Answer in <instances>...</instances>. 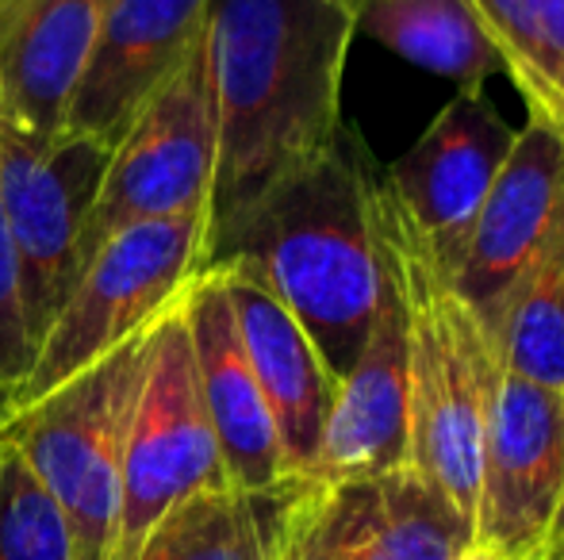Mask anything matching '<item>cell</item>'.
<instances>
[{
    "instance_id": "6da1fadb",
    "label": "cell",
    "mask_w": 564,
    "mask_h": 560,
    "mask_svg": "<svg viewBox=\"0 0 564 560\" xmlns=\"http://www.w3.org/2000/svg\"><path fill=\"white\" fill-rule=\"evenodd\" d=\"M354 35L346 0H208L204 54L219 131L208 239L335 146Z\"/></svg>"
},
{
    "instance_id": "7a4b0ae2",
    "label": "cell",
    "mask_w": 564,
    "mask_h": 560,
    "mask_svg": "<svg viewBox=\"0 0 564 560\" xmlns=\"http://www.w3.org/2000/svg\"><path fill=\"white\" fill-rule=\"evenodd\" d=\"M204 270H238L273 292L338 384L365 350L384 288L361 142L341 128L335 146L204 242Z\"/></svg>"
},
{
    "instance_id": "3957f363",
    "label": "cell",
    "mask_w": 564,
    "mask_h": 560,
    "mask_svg": "<svg viewBox=\"0 0 564 560\" xmlns=\"http://www.w3.org/2000/svg\"><path fill=\"white\" fill-rule=\"evenodd\" d=\"M369 219L377 254L400 296L408 342V469L473 526L480 453L491 396L499 384L496 350L453 277L431 254L380 169L369 165Z\"/></svg>"
},
{
    "instance_id": "277c9868",
    "label": "cell",
    "mask_w": 564,
    "mask_h": 560,
    "mask_svg": "<svg viewBox=\"0 0 564 560\" xmlns=\"http://www.w3.org/2000/svg\"><path fill=\"white\" fill-rule=\"evenodd\" d=\"M147 338L150 330H142L97 365L0 419L23 461L58 503L74 560H112L116 553L127 426Z\"/></svg>"
},
{
    "instance_id": "5b68a950",
    "label": "cell",
    "mask_w": 564,
    "mask_h": 560,
    "mask_svg": "<svg viewBox=\"0 0 564 560\" xmlns=\"http://www.w3.org/2000/svg\"><path fill=\"white\" fill-rule=\"evenodd\" d=\"M204 239L208 216L154 219L112 234L85 262L66 304L39 338L35 361L4 415L35 404L177 307L204 273Z\"/></svg>"
},
{
    "instance_id": "8992f818",
    "label": "cell",
    "mask_w": 564,
    "mask_h": 560,
    "mask_svg": "<svg viewBox=\"0 0 564 560\" xmlns=\"http://www.w3.org/2000/svg\"><path fill=\"white\" fill-rule=\"evenodd\" d=\"M112 146L82 131H31L0 112V196L31 342L46 334L82 273V239Z\"/></svg>"
},
{
    "instance_id": "52a82bcc",
    "label": "cell",
    "mask_w": 564,
    "mask_h": 560,
    "mask_svg": "<svg viewBox=\"0 0 564 560\" xmlns=\"http://www.w3.org/2000/svg\"><path fill=\"white\" fill-rule=\"evenodd\" d=\"M216 487L230 484L196 381L185 304H177L150 327L147 338L134 411L127 426L112 560H131L165 510Z\"/></svg>"
},
{
    "instance_id": "ba28073f",
    "label": "cell",
    "mask_w": 564,
    "mask_h": 560,
    "mask_svg": "<svg viewBox=\"0 0 564 560\" xmlns=\"http://www.w3.org/2000/svg\"><path fill=\"white\" fill-rule=\"evenodd\" d=\"M216 154V97L200 39L177 74L154 92V100L134 116L127 135L112 146L100 196L85 223L82 270L112 234L134 223L208 216Z\"/></svg>"
},
{
    "instance_id": "9c48e42d",
    "label": "cell",
    "mask_w": 564,
    "mask_h": 560,
    "mask_svg": "<svg viewBox=\"0 0 564 560\" xmlns=\"http://www.w3.org/2000/svg\"><path fill=\"white\" fill-rule=\"evenodd\" d=\"M473 526L408 464L377 476L304 480L276 560H453Z\"/></svg>"
},
{
    "instance_id": "30bf717a",
    "label": "cell",
    "mask_w": 564,
    "mask_h": 560,
    "mask_svg": "<svg viewBox=\"0 0 564 560\" xmlns=\"http://www.w3.org/2000/svg\"><path fill=\"white\" fill-rule=\"evenodd\" d=\"M564 510V396L499 373L480 453L473 541L527 560L557 534Z\"/></svg>"
},
{
    "instance_id": "8fae6325",
    "label": "cell",
    "mask_w": 564,
    "mask_h": 560,
    "mask_svg": "<svg viewBox=\"0 0 564 560\" xmlns=\"http://www.w3.org/2000/svg\"><path fill=\"white\" fill-rule=\"evenodd\" d=\"M514 146V131L499 120L484 89H460L411 142L408 154L380 169L384 185L411 216L431 254L453 277L468 231Z\"/></svg>"
},
{
    "instance_id": "7c38bea8",
    "label": "cell",
    "mask_w": 564,
    "mask_h": 560,
    "mask_svg": "<svg viewBox=\"0 0 564 560\" xmlns=\"http://www.w3.org/2000/svg\"><path fill=\"white\" fill-rule=\"evenodd\" d=\"M564 208V139L538 120L514 131V146L468 231L453 288L496 345L519 281L542 254Z\"/></svg>"
},
{
    "instance_id": "4fadbf2b",
    "label": "cell",
    "mask_w": 564,
    "mask_h": 560,
    "mask_svg": "<svg viewBox=\"0 0 564 560\" xmlns=\"http://www.w3.org/2000/svg\"><path fill=\"white\" fill-rule=\"evenodd\" d=\"M204 20L208 0H112L69 100L66 128L116 146L204 39Z\"/></svg>"
},
{
    "instance_id": "5bb4252c",
    "label": "cell",
    "mask_w": 564,
    "mask_h": 560,
    "mask_svg": "<svg viewBox=\"0 0 564 560\" xmlns=\"http://www.w3.org/2000/svg\"><path fill=\"white\" fill-rule=\"evenodd\" d=\"M181 304H185L196 381H200L212 433L224 457L227 484L242 492H269V487L289 484L292 476L284 469L281 433L258 388V376L246 361L219 273L204 270Z\"/></svg>"
},
{
    "instance_id": "9a60e30c",
    "label": "cell",
    "mask_w": 564,
    "mask_h": 560,
    "mask_svg": "<svg viewBox=\"0 0 564 560\" xmlns=\"http://www.w3.org/2000/svg\"><path fill=\"white\" fill-rule=\"evenodd\" d=\"M403 464H408V342H403L400 296L384 273L365 350L338 381L319 457L307 480L327 484V480L377 476Z\"/></svg>"
},
{
    "instance_id": "2e32d148",
    "label": "cell",
    "mask_w": 564,
    "mask_h": 560,
    "mask_svg": "<svg viewBox=\"0 0 564 560\" xmlns=\"http://www.w3.org/2000/svg\"><path fill=\"white\" fill-rule=\"evenodd\" d=\"M212 273H219V281H224L246 361L258 376V388L269 404L276 433H281L284 469L292 480H307L315 469V457H319L323 426H327L338 392L335 376L327 373L312 338L304 334V327L292 319V311L273 292L238 270Z\"/></svg>"
},
{
    "instance_id": "e0dca14e",
    "label": "cell",
    "mask_w": 564,
    "mask_h": 560,
    "mask_svg": "<svg viewBox=\"0 0 564 560\" xmlns=\"http://www.w3.org/2000/svg\"><path fill=\"white\" fill-rule=\"evenodd\" d=\"M108 4L112 0H31L0 35V112L31 131L66 128Z\"/></svg>"
},
{
    "instance_id": "ac0fdd59",
    "label": "cell",
    "mask_w": 564,
    "mask_h": 560,
    "mask_svg": "<svg viewBox=\"0 0 564 560\" xmlns=\"http://www.w3.org/2000/svg\"><path fill=\"white\" fill-rule=\"evenodd\" d=\"M304 480L269 492L216 487L170 507L131 560H276Z\"/></svg>"
},
{
    "instance_id": "d6986e66",
    "label": "cell",
    "mask_w": 564,
    "mask_h": 560,
    "mask_svg": "<svg viewBox=\"0 0 564 560\" xmlns=\"http://www.w3.org/2000/svg\"><path fill=\"white\" fill-rule=\"evenodd\" d=\"M354 31L460 89H484V81L499 74L496 51L457 0H365Z\"/></svg>"
},
{
    "instance_id": "ffe728a7",
    "label": "cell",
    "mask_w": 564,
    "mask_h": 560,
    "mask_svg": "<svg viewBox=\"0 0 564 560\" xmlns=\"http://www.w3.org/2000/svg\"><path fill=\"white\" fill-rule=\"evenodd\" d=\"M527 100L530 120L564 139V0H457Z\"/></svg>"
},
{
    "instance_id": "44dd1931",
    "label": "cell",
    "mask_w": 564,
    "mask_h": 560,
    "mask_svg": "<svg viewBox=\"0 0 564 560\" xmlns=\"http://www.w3.org/2000/svg\"><path fill=\"white\" fill-rule=\"evenodd\" d=\"M499 373L564 396V208L496 330Z\"/></svg>"
},
{
    "instance_id": "7402d4cb",
    "label": "cell",
    "mask_w": 564,
    "mask_h": 560,
    "mask_svg": "<svg viewBox=\"0 0 564 560\" xmlns=\"http://www.w3.org/2000/svg\"><path fill=\"white\" fill-rule=\"evenodd\" d=\"M0 560H74L66 518L0 426Z\"/></svg>"
},
{
    "instance_id": "603a6c76",
    "label": "cell",
    "mask_w": 564,
    "mask_h": 560,
    "mask_svg": "<svg viewBox=\"0 0 564 560\" xmlns=\"http://www.w3.org/2000/svg\"><path fill=\"white\" fill-rule=\"evenodd\" d=\"M35 361V342H31L28 315H23L20 296V270H15L12 234L4 219V196H0V415L8 411L15 388L28 376Z\"/></svg>"
},
{
    "instance_id": "cb8c5ba5",
    "label": "cell",
    "mask_w": 564,
    "mask_h": 560,
    "mask_svg": "<svg viewBox=\"0 0 564 560\" xmlns=\"http://www.w3.org/2000/svg\"><path fill=\"white\" fill-rule=\"evenodd\" d=\"M453 560H503V557L491 553V549H488V546H480V541H468V546L460 549V553L453 557Z\"/></svg>"
},
{
    "instance_id": "d4e9b609",
    "label": "cell",
    "mask_w": 564,
    "mask_h": 560,
    "mask_svg": "<svg viewBox=\"0 0 564 560\" xmlns=\"http://www.w3.org/2000/svg\"><path fill=\"white\" fill-rule=\"evenodd\" d=\"M28 4H31V0H0V35H4V28H8V23H12L15 15H20Z\"/></svg>"
},
{
    "instance_id": "484cf974",
    "label": "cell",
    "mask_w": 564,
    "mask_h": 560,
    "mask_svg": "<svg viewBox=\"0 0 564 560\" xmlns=\"http://www.w3.org/2000/svg\"><path fill=\"white\" fill-rule=\"evenodd\" d=\"M527 560H564V534H561V538H553L550 546L538 549V553L527 557Z\"/></svg>"
},
{
    "instance_id": "4316f807",
    "label": "cell",
    "mask_w": 564,
    "mask_h": 560,
    "mask_svg": "<svg viewBox=\"0 0 564 560\" xmlns=\"http://www.w3.org/2000/svg\"><path fill=\"white\" fill-rule=\"evenodd\" d=\"M346 4H349V8H354V15H357V8H361V4H365V0H346Z\"/></svg>"
},
{
    "instance_id": "83f0119b",
    "label": "cell",
    "mask_w": 564,
    "mask_h": 560,
    "mask_svg": "<svg viewBox=\"0 0 564 560\" xmlns=\"http://www.w3.org/2000/svg\"><path fill=\"white\" fill-rule=\"evenodd\" d=\"M564 534V510H561V523H557V534H553V538H561Z\"/></svg>"
},
{
    "instance_id": "f1b7e54d",
    "label": "cell",
    "mask_w": 564,
    "mask_h": 560,
    "mask_svg": "<svg viewBox=\"0 0 564 560\" xmlns=\"http://www.w3.org/2000/svg\"><path fill=\"white\" fill-rule=\"evenodd\" d=\"M0 419H4V415H0Z\"/></svg>"
}]
</instances>
